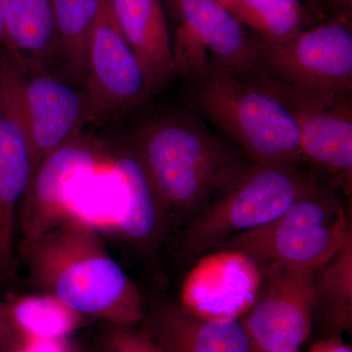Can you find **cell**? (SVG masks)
Here are the masks:
<instances>
[{"mask_svg": "<svg viewBox=\"0 0 352 352\" xmlns=\"http://www.w3.org/2000/svg\"><path fill=\"white\" fill-rule=\"evenodd\" d=\"M21 256L32 283L80 315L135 326L145 305L135 284L106 249L96 227L76 215L23 239Z\"/></svg>", "mask_w": 352, "mask_h": 352, "instance_id": "obj_1", "label": "cell"}, {"mask_svg": "<svg viewBox=\"0 0 352 352\" xmlns=\"http://www.w3.org/2000/svg\"><path fill=\"white\" fill-rule=\"evenodd\" d=\"M131 144L170 214L194 217L254 162L188 113L144 122Z\"/></svg>", "mask_w": 352, "mask_h": 352, "instance_id": "obj_2", "label": "cell"}, {"mask_svg": "<svg viewBox=\"0 0 352 352\" xmlns=\"http://www.w3.org/2000/svg\"><path fill=\"white\" fill-rule=\"evenodd\" d=\"M183 78L192 103L254 164H303L293 113L263 88L210 60Z\"/></svg>", "mask_w": 352, "mask_h": 352, "instance_id": "obj_3", "label": "cell"}, {"mask_svg": "<svg viewBox=\"0 0 352 352\" xmlns=\"http://www.w3.org/2000/svg\"><path fill=\"white\" fill-rule=\"evenodd\" d=\"M351 241L349 214L335 189L319 182L277 219L233 236L215 249L244 252L261 273H319Z\"/></svg>", "mask_w": 352, "mask_h": 352, "instance_id": "obj_4", "label": "cell"}, {"mask_svg": "<svg viewBox=\"0 0 352 352\" xmlns=\"http://www.w3.org/2000/svg\"><path fill=\"white\" fill-rule=\"evenodd\" d=\"M302 164H254L187 226L183 245L193 254L210 252L224 241L281 217L316 183Z\"/></svg>", "mask_w": 352, "mask_h": 352, "instance_id": "obj_5", "label": "cell"}, {"mask_svg": "<svg viewBox=\"0 0 352 352\" xmlns=\"http://www.w3.org/2000/svg\"><path fill=\"white\" fill-rule=\"evenodd\" d=\"M1 46L0 88L24 127L36 173L48 155L101 115L85 92L43 64Z\"/></svg>", "mask_w": 352, "mask_h": 352, "instance_id": "obj_6", "label": "cell"}, {"mask_svg": "<svg viewBox=\"0 0 352 352\" xmlns=\"http://www.w3.org/2000/svg\"><path fill=\"white\" fill-rule=\"evenodd\" d=\"M279 99L300 129L305 163L329 178L328 186L349 193L352 179L351 94L282 82L263 75L244 78Z\"/></svg>", "mask_w": 352, "mask_h": 352, "instance_id": "obj_7", "label": "cell"}, {"mask_svg": "<svg viewBox=\"0 0 352 352\" xmlns=\"http://www.w3.org/2000/svg\"><path fill=\"white\" fill-rule=\"evenodd\" d=\"M252 48L254 75L300 87L351 94V21L331 18L281 43H265L252 32Z\"/></svg>", "mask_w": 352, "mask_h": 352, "instance_id": "obj_8", "label": "cell"}, {"mask_svg": "<svg viewBox=\"0 0 352 352\" xmlns=\"http://www.w3.org/2000/svg\"><path fill=\"white\" fill-rule=\"evenodd\" d=\"M176 22L171 43L176 74L210 60L240 78L254 75L252 32H247L219 0H163Z\"/></svg>", "mask_w": 352, "mask_h": 352, "instance_id": "obj_9", "label": "cell"}, {"mask_svg": "<svg viewBox=\"0 0 352 352\" xmlns=\"http://www.w3.org/2000/svg\"><path fill=\"white\" fill-rule=\"evenodd\" d=\"M319 273H261V293L240 319L254 352H300L311 332Z\"/></svg>", "mask_w": 352, "mask_h": 352, "instance_id": "obj_10", "label": "cell"}, {"mask_svg": "<svg viewBox=\"0 0 352 352\" xmlns=\"http://www.w3.org/2000/svg\"><path fill=\"white\" fill-rule=\"evenodd\" d=\"M83 83L101 118L126 113L153 94L144 69L106 0L88 38Z\"/></svg>", "mask_w": 352, "mask_h": 352, "instance_id": "obj_11", "label": "cell"}, {"mask_svg": "<svg viewBox=\"0 0 352 352\" xmlns=\"http://www.w3.org/2000/svg\"><path fill=\"white\" fill-rule=\"evenodd\" d=\"M109 159L98 142L82 133L48 155L32 176L21 203L23 239L41 235L72 215L74 190Z\"/></svg>", "mask_w": 352, "mask_h": 352, "instance_id": "obj_12", "label": "cell"}, {"mask_svg": "<svg viewBox=\"0 0 352 352\" xmlns=\"http://www.w3.org/2000/svg\"><path fill=\"white\" fill-rule=\"evenodd\" d=\"M263 276L244 252L215 249L201 258L185 277L180 305L210 320L241 319L261 293Z\"/></svg>", "mask_w": 352, "mask_h": 352, "instance_id": "obj_13", "label": "cell"}, {"mask_svg": "<svg viewBox=\"0 0 352 352\" xmlns=\"http://www.w3.org/2000/svg\"><path fill=\"white\" fill-rule=\"evenodd\" d=\"M143 332L168 352H254L240 319L210 320L157 298L145 308Z\"/></svg>", "mask_w": 352, "mask_h": 352, "instance_id": "obj_14", "label": "cell"}, {"mask_svg": "<svg viewBox=\"0 0 352 352\" xmlns=\"http://www.w3.org/2000/svg\"><path fill=\"white\" fill-rule=\"evenodd\" d=\"M34 173L29 139L0 88V267L13 261L16 222Z\"/></svg>", "mask_w": 352, "mask_h": 352, "instance_id": "obj_15", "label": "cell"}, {"mask_svg": "<svg viewBox=\"0 0 352 352\" xmlns=\"http://www.w3.org/2000/svg\"><path fill=\"white\" fill-rule=\"evenodd\" d=\"M111 164L124 190L122 214L115 228L132 244L151 251L161 243L170 214L131 143L113 155Z\"/></svg>", "mask_w": 352, "mask_h": 352, "instance_id": "obj_16", "label": "cell"}, {"mask_svg": "<svg viewBox=\"0 0 352 352\" xmlns=\"http://www.w3.org/2000/svg\"><path fill=\"white\" fill-rule=\"evenodd\" d=\"M109 3L155 94L176 75L163 0H109Z\"/></svg>", "mask_w": 352, "mask_h": 352, "instance_id": "obj_17", "label": "cell"}, {"mask_svg": "<svg viewBox=\"0 0 352 352\" xmlns=\"http://www.w3.org/2000/svg\"><path fill=\"white\" fill-rule=\"evenodd\" d=\"M2 45L43 64L58 57L52 0H1Z\"/></svg>", "mask_w": 352, "mask_h": 352, "instance_id": "obj_18", "label": "cell"}, {"mask_svg": "<svg viewBox=\"0 0 352 352\" xmlns=\"http://www.w3.org/2000/svg\"><path fill=\"white\" fill-rule=\"evenodd\" d=\"M243 27L268 43H281L307 30L309 15L300 0H219Z\"/></svg>", "mask_w": 352, "mask_h": 352, "instance_id": "obj_19", "label": "cell"}, {"mask_svg": "<svg viewBox=\"0 0 352 352\" xmlns=\"http://www.w3.org/2000/svg\"><path fill=\"white\" fill-rule=\"evenodd\" d=\"M6 305L25 346L36 342H65L78 328L82 317L47 294L17 298Z\"/></svg>", "mask_w": 352, "mask_h": 352, "instance_id": "obj_20", "label": "cell"}, {"mask_svg": "<svg viewBox=\"0 0 352 352\" xmlns=\"http://www.w3.org/2000/svg\"><path fill=\"white\" fill-rule=\"evenodd\" d=\"M106 0H52L58 57L69 74L83 82L88 38Z\"/></svg>", "mask_w": 352, "mask_h": 352, "instance_id": "obj_21", "label": "cell"}, {"mask_svg": "<svg viewBox=\"0 0 352 352\" xmlns=\"http://www.w3.org/2000/svg\"><path fill=\"white\" fill-rule=\"evenodd\" d=\"M314 316L338 331L352 326V241L320 271L314 284Z\"/></svg>", "mask_w": 352, "mask_h": 352, "instance_id": "obj_22", "label": "cell"}, {"mask_svg": "<svg viewBox=\"0 0 352 352\" xmlns=\"http://www.w3.org/2000/svg\"><path fill=\"white\" fill-rule=\"evenodd\" d=\"M101 352H168L134 326L108 324L101 338Z\"/></svg>", "mask_w": 352, "mask_h": 352, "instance_id": "obj_23", "label": "cell"}, {"mask_svg": "<svg viewBox=\"0 0 352 352\" xmlns=\"http://www.w3.org/2000/svg\"><path fill=\"white\" fill-rule=\"evenodd\" d=\"M24 346V340L11 321L0 292V351H13Z\"/></svg>", "mask_w": 352, "mask_h": 352, "instance_id": "obj_24", "label": "cell"}, {"mask_svg": "<svg viewBox=\"0 0 352 352\" xmlns=\"http://www.w3.org/2000/svg\"><path fill=\"white\" fill-rule=\"evenodd\" d=\"M308 352H352V349L340 337L333 336L317 342Z\"/></svg>", "mask_w": 352, "mask_h": 352, "instance_id": "obj_25", "label": "cell"}, {"mask_svg": "<svg viewBox=\"0 0 352 352\" xmlns=\"http://www.w3.org/2000/svg\"><path fill=\"white\" fill-rule=\"evenodd\" d=\"M0 352H69L65 342H31L22 349Z\"/></svg>", "mask_w": 352, "mask_h": 352, "instance_id": "obj_26", "label": "cell"}, {"mask_svg": "<svg viewBox=\"0 0 352 352\" xmlns=\"http://www.w3.org/2000/svg\"><path fill=\"white\" fill-rule=\"evenodd\" d=\"M332 10V18H344L351 22L352 0H326Z\"/></svg>", "mask_w": 352, "mask_h": 352, "instance_id": "obj_27", "label": "cell"}, {"mask_svg": "<svg viewBox=\"0 0 352 352\" xmlns=\"http://www.w3.org/2000/svg\"><path fill=\"white\" fill-rule=\"evenodd\" d=\"M309 1L310 13L315 17H321L323 13V8H322V0H308Z\"/></svg>", "mask_w": 352, "mask_h": 352, "instance_id": "obj_28", "label": "cell"}, {"mask_svg": "<svg viewBox=\"0 0 352 352\" xmlns=\"http://www.w3.org/2000/svg\"><path fill=\"white\" fill-rule=\"evenodd\" d=\"M2 39H3V17H2L1 0H0V44L2 43Z\"/></svg>", "mask_w": 352, "mask_h": 352, "instance_id": "obj_29", "label": "cell"}]
</instances>
